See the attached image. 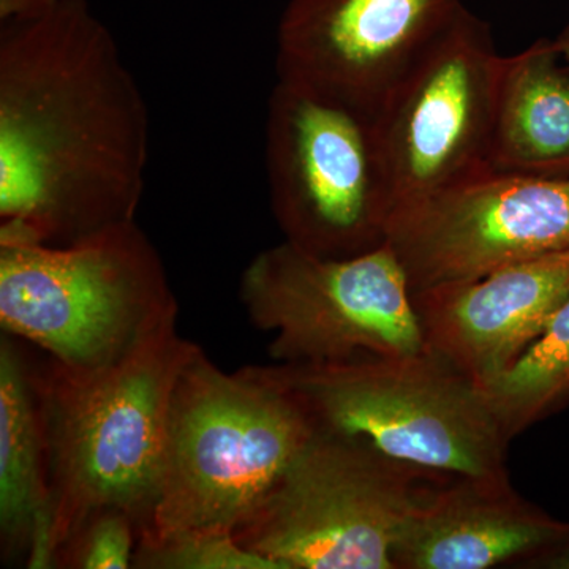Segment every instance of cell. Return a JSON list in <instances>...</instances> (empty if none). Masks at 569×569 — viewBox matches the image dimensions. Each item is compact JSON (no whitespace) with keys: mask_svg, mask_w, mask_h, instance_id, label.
Listing matches in <instances>:
<instances>
[{"mask_svg":"<svg viewBox=\"0 0 569 569\" xmlns=\"http://www.w3.org/2000/svg\"><path fill=\"white\" fill-rule=\"evenodd\" d=\"M463 0H290L277 77L377 114Z\"/></svg>","mask_w":569,"mask_h":569,"instance_id":"obj_11","label":"cell"},{"mask_svg":"<svg viewBox=\"0 0 569 569\" xmlns=\"http://www.w3.org/2000/svg\"><path fill=\"white\" fill-rule=\"evenodd\" d=\"M486 392L509 441L569 408V298L537 342Z\"/></svg>","mask_w":569,"mask_h":569,"instance_id":"obj_16","label":"cell"},{"mask_svg":"<svg viewBox=\"0 0 569 569\" xmlns=\"http://www.w3.org/2000/svg\"><path fill=\"white\" fill-rule=\"evenodd\" d=\"M501 62L490 26L463 6L397 82L376 114L396 208L489 173Z\"/></svg>","mask_w":569,"mask_h":569,"instance_id":"obj_9","label":"cell"},{"mask_svg":"<svg viewBox=\"0 0 569 569\" xmlns=\"http://www.w3.org/2000/svg\"><path fill=\"white\" fill-rule=\"evenodd\" d=\"M148 104L88 0L0 36V242L69 246L134 222Z\"/></svg>","mask_w":569,"mask_h":569,"instance_id":"obj_1","label":"cell"},{"mask_svg":"<svg viewBox=\"0 0 569 569\" xmlns=\"http://www.w3.org/2000/svg\"><path fill=\"white\" fill-rule=\"evenodd\" d=\"M56 2L58 0H0V21L3 26L36 20Z\"/></svg>","mask_w":569,"mask_h":569,"instance_id":"obj_19","label":"cell"},{"mask_svg":"<svg viewBox=\"0 0 569 569\" xmlns=\"http://www.w3.org/2000/svg\"><path fill=\"white\" fill-rule=\"evenodd\" d=\"M489 173L569 179V66L553 40L503 56Z\"/></svg>","mask_w":569,"mask_h":569,"instance_id":"obj_14","label":"cell"},{"mask_svg":"<svg viewBox=\"0 0 569 569\" xmlns=\"http://www.w3.org/2000/svg\"><path fill=\"white\" fill-rule=\"evenodd\" d=\"M266 162L284 241L323 258L358 257L387 244L396 201L376 114L277 80Z\"/></svg>","mask_w":569,"mask_h":569,"instance_id":"obj_7","label":"cell"},{"mask_svg":"<svg viewBox=\"0 0 569 569\" xmlns=\"http://www.w3.org/2000/svg\"><path fill=\"white\" fill-rule=\"evenodd\" d=\"M387 242L411 291L569 249V179L477 176L397 206Z\"/></svg>","mask_w":569,"mask_h":569,"instance_id":"obj_10","label":"cell"},{"mask_svg":"<svg viewBox=\"0 0 569 569\" xmlns=\"http://www.w3.org/2000/svg\"><path fill=\"white\" fill-rule=\"evenodd\" d=\"M445 478L316 427L234 537L280 569H395L407 516Z\"/></svg>","mask_w":569,"mask_h":569,"instance_id":"obj_6","label":"cell"},{"mask_svg":"<svg viewBox=\"0 0 569 569\" xmlns=\"http://www.w3.org/2000/svg\"><path fill=\"white\" fill-rule=\"evenodd\" d=\"M527 569H569V537L531 561Z\"/></svg>","mask_w":569,"mask_h":569,"instance_id":"obj_20","label":"cell"},{"mask_svg":"<svg viewBox=\"0 0 569 569\" xmlns=\"http://www.w3.org/2000/svg\"><path fill=\"white\" fill-rule=\"evenodd\" d=\"M569 537V522L520 497L503 477L430 482L392 549L395 569L529 568Z\"/></svg>","mask_w":569,"mask_h":569,"instance_id":"obj_13","label":"cell"},{"mask_svg":"<svg viewBox=\"0 0 569 569\" xmlns=\"http://www.w3.org/2000/svg\"><path fill=\"white\" fill-rule=\"evenodd\" d=\"M553 44H556L557 51L560 52L561 58L569 66V26L557 36V39H553Z\"/></svg>","mask_w":569,"mask_h":569,"instance_id":"obj_21","label":"cell"},{"mask_svg":"<svg viewBox=\"0 0 569 569\" xmlns=\"http://www.w3.org/2000/svg\"><path fill=\"white\" fill-rule=\"evenodd\" d=\"M313 432L276 369L227 376L194 351L171 397L162 482L142 542L234 533Z\"/></svg>","mask_w":569,"mask_h":569,"instance_id":"obj_3","label":"cell"},{"mask_svg":"<svg viewBox=\"0 0 569 569\" xmlns=\"http://www.w3.org/2000/svg\"><path fill=\"white\" fill-rule=\"evenodd\" d=\"M41 436L31 391L10 346L0 350V523L3 535L31 538L32 568H44L50 488L41 475Z\"/></svg>","mask_w":569,"mask_h":569,"instance_id":"obj_15","label":"cell"},{"mask_svg":"<svg viewBox=\"0 0 569 569\" xmlns=\"http://www.w3.org/2000/svg\"><path fill=\"white\" fill-rule=\"evenodd\" d=\"M138 563L171 569H280L244 548L233 531L203 530L159 542H142Z\"/></svg>","mask_w":569,"mask_h":569,"instance_id":"obj_17","label":"cell"},{"mask_svg":"<svg viewBox=\"0 0 569 569\" xmlns=\"http://www.w3.org/2000/svg\"><path fill=\"white\" fill-rule=\"evenodd\" d=\"M242 298L271 353L288 365H332L427 351L406 271L383 244L350 258H323L290 242L246 269Z\"/></svg>","mask_w":569,"mask_h":569,"instance_id":"obj_8","label":"cell"},{"mask_svg":"<svg viewBox=\"0 0 569 569\" xmlns=\"http://www.w3.org/2000/svg\"><path fill=\"white\" fill-rule=\"evenodd\" d=\"M427 350L481 388L508 372L569 298V249L411 291Z\"/></svg>","mask_w":569,"mask_h":569,"instance_id":"obj_12","label":"cell"},{"mask_svg":"<svg viewBox=\"0 0 569 569\" xmlns=\"http://www.w3.org/2000/svg\"><path fill=\"white\" fill-rule=\"evenodd\" d=\"M276 370L317 429L438 477L508 475L509 440L488 392L429 350Z\"/></svg>","mask_w":569,"mask_h":569,"instance_id":"obj_4","label":"cell"},{"mask_svg":"<svg viewBox=\"0 0 569 569\" xmlns=\"http://www.w3.org/2000/svg\"><path fill=\"white\" fill-rule=\"evenodd\" d=\"M174 313L156 250L134 222L69 246L0 242V321L74 370L121 356Z\"/></svg>","mask_w":569,"mask_h":569,"instance_id":"obj_5","label":"cell"},{"mask_svg":"<svg viewBox=\"0 0 569 569\" xmlns=\"http://www.w3.org/2000/svg\"><path fill=\"white\" fill-rule=\"evenodd\" d=\"M173 320L174 313L162 318L108 365L62 366L50 395V563L99 512L146 516L148 526L162 482L171 397L198 350L176 336Z\"/></svg>","mask_w":569,"mask_h":569,"instance_id":"obj_2","label":"cell"},{"mask_svg":"<svg viewBox=\"0 0 569 569\" xmlns=\"http://www.w3.org/2000/svg\"><path fill=\"white\" fill-rule=\"evenodd\" d=\"M86 529L77 552V567L126 569L132 563V518L118 509L99 512Z\"/></svg>","mask_w":569,"mask_h":569,"instance_id":"obj_18","label":"cell"}]
</instances>
